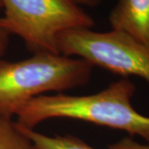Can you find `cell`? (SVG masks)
<instances>
[{"label": "cell", "instance_id": "obj_1", "mask_svg": "<svg viewBox=\"0 0 149 149\" xmlns=\"http://www.w3.org/2000/svg\"><path fill=\"white\" fill-rule=\"evenodd\" d=\"M135 91L133 82L123 78L88 95H42L20 108L16 113V123L22 128L34 129L39 123L52 118H73L123 130L149 143V117L136 111L131 104Z\"/></svg>", "mask_w": 149, "mask_h": 149}, {"label": "cell", "instance_id": "obj_2", "mask_svg": "<svg viewBox=\"0 0 149 149\" xmlns=\"http://www.w3.org/2000/svg\"><path fill=\"white\" fill-rule=\"evenodd\" d=\"M92 69L83 59L61 54H33L17 61L0 58V116L12 118L27 101L47 92L84 86Z\"/></svg>", "mask_w": 149, "mask_h": 149}, {"label": "cell", "instance_id": "obj_3", "mask_svg": "<svg viewBox=\"0 0 149 149\" xmlns=\"http://www.w3.org/2000/svg\"><path fill=\"white\" fill-rule=\"evenodd\" d=\"M4 14L0 28L23 40L33 54H60L58 36L91 29L95 22L72 0H1Z\"/></svg>", "mask_w": 149, "mask_h": 149}, {"label": "cell", "instance_id": "obj_4", "mask_svg": "<svg viewBox=\"0 0 149 149\" xmlns=\"http://www.w3.org/2000/svg\"><path fill=\"white\" fill-rule=\"evenodd\" d=\"M59 52L78 56L93 66L127 77L139 76L149 83V50L125 32L70 30L58 36Z\"/></svg>", "mask_w": 149, "mask_h": 149}, {"label": "cell", "instance_id": "obj_5", "mask_svg": "<svg viewBox=\"0 0 149 149\" xmlns=\"http://www.w3.org/2000/svg\"><path fill=\"white\" fill-rule=\"evenodd\" d=\"M109 21L113 30L127 33L149 50V0H118Z\"/></svg>", "mask_w": 149, "mask_h": 149}, {"label": "cell", "instance_id": "obj_6", "mask_svg": "<svg viewBox=\"0 0 149 149\" xmlns=\"http://www.w3.org/2000/svg\"><path fill=\"white\" fill-rule=\"evenodd\" d=\"M19 128L32 140L38 149H95L82 139L70 134L51 137L38 133L35 129H28L21 126H19Z\"/></svg>", "mask_w": 149, "mask_h": 149}, {"label": "cell", "instance_id": "obj_7", "mask_svg": "<svg viewBox=\"0 0 149 149\" xmlns=\"http://www.w3.org/2000/svg\"><path fill=\"white\" fill-rule=\"evenodd\" d=\"M0 149H38L12 118L0 116Z\"/></svg>", "mask_w": 149, "mask_h": 149}, {"label": "cell", "instance_id": "obj_8", "mask_svg": "<svg viewBox=\"0 0 149 149\" xmlns=\"http://www.w3.org/2000/svg\"><path fill=\"white\" fill-rule=\"evenodd\" d=\"M108 149H149V144L145 145L139 143L131 138L126 137L115 143L109 145Z\"/></svg>", "mask_w": 149, "mask_h": 149}, {"label": "cell", "instance_id": "obj_9", "mask_svg": "<svg viewBox=\"0 0 149 149\" xmlns=\"http://www.w3.org/2000/svg\"><path fill=\"white\" fill-rule=\"evenodd\" d=\"M10 35L3 29L0 28V58L5 53L9 44Z\"/></svg>", "mask_w": 149, "mask_h": 149}, {"label": "cell", "instance_id": "obj_10", "mask_svg": "<svg viewBox=\"0 0 149 149\" xmlns=\"http://www.w3.org/2000/svg\"><path fill=\"white\" fill-rule=\"evenodd\" d=\"M77 5L94 7L98 5L102 0H72Z\"/></svg>", "mask_w": 149, "mask_h": 149}, {"label": "cell", "instance_id": "obj_11", "mask_svg": "<svg viewBox=\"0 0 149 149\" xmlns=\"http://www.w3.org/2000/svg\"><path fill=\"white\" fill-rule=\"evenodd\" d=\"M3 8V4H2V2H1V0H0V10Z\"/></svg>", "mask_w": 149, "mask_h": 149}]
</instances>
